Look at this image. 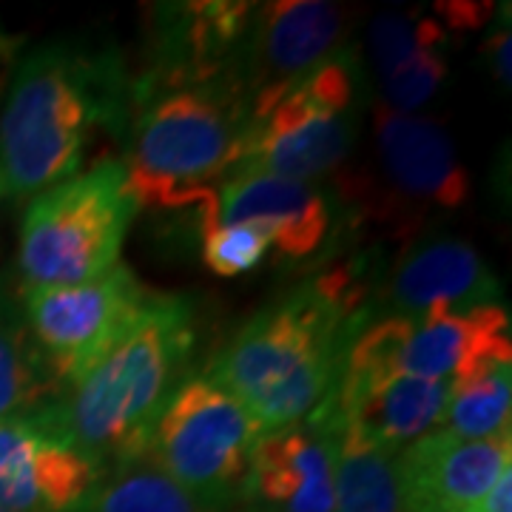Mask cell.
<instances>
[{
	"label": "cell",
	"mask_w": 512,
	"mask_h": 512,
	"mask_svg": "<svg viewBox=\"0 0 512 512\" xmlns=\"http://www.w3.org/2000/svg\"><path fill=\"white\" fill-rule=\"evenodd\" d=\"M367 282L330 268L254 313L202 373L254 419L262 436L293 427L328 399L356 333Z\"/></svg>",
	"instance_id": "cell-1"
},
{
	"label": "cell",
	"mask_w": 512,
	"mask_h": 512,
	"mask_svg": "<svg viewBox=\"0 0 512 512\" xmlns=\"http://www.w3.org/2000/svg\"><path fill=\"white\" fill-rule=\"evenodd\" d=\"M131 80L120 57L52 40L20 60L0 111V191L35 197L74 177L97 126L120 123Z\"/></svg>",
	"instance_id": "cell-2"
},
{
	"label": "cell",
	"mask_w": 512,
	"mask_h": 512,
	"mask_svg": "<svg viewBox=\"0 0 512 512\" xmlns=\"http://www.w3.org/2000/svg\"><path fill=\"white\" fill-rule=\"evenodd\" d=\"M194 345L191 302L151 293L114 348L43 410L103 470L140 461L160 407L183 382Z\"/></svg>",
	"instance_id": "cell-3"
},
{
	"label": "cell",
	"mask_w": 512,
	"mask_h": 512,
	"mask_svg": "<svg viewBox=\"0 0 512 512\" xmlns=\"http://www.w3.org/2000/svg\"><path fill=\"white\" fill-rule=\"evenodd\" d=\"M137 109L123 160L140 208L202 205L228 177L251 117V92L237 69L171 86L131 83Z\"/></svg>",
	"instance_id": "cell-4"
},
{
	"label": "cell",
	"mask_w": 512,
	"mask_h": 512,
	"mask_svg": "<svg viewBox=\"0 0 512 512\" xmlns=\"http://www.w3.org/2000/svg\"><path fill=\"white\" fill-rule=\"evenodd\" d=\"M137 211L123 160L114 157L35 194L23 211L18 245L26 288H63L109 274L120 265Z\"/></svg>",
	"instance_id": "cell-5"
},
{
	"label": "cell",
	"mask_w": 512,
	"mask_h": 512,
	"mask_svg": "<svg viewBox=\"0 0 512 512\" xmlns=\"http://www.w3.org/2000/svg\"><path fill=\"white\" fill-rule=\"evenodd\" d=\"M359 60H325L274 97L251 103L228 174H276L316 183L345 163L359 137Z\"/></svg>",
	"instance_id": "cell-6"
},
{
	"label": "cell",
	"mask_w": 512,
	"mask_h": 512,
	"mask_svg": "<svg viewBox=\"0 0 512 512\" xmlns=\"http://www.w3.org/2000/svg\"><path fill=\"white\" fill-rule=\"evenodd\" d=\"M259 439V427L239 402L194 376L165 399L140 461L154 464L202 510H217L248 490Z\"/></svg>",
	"instance_id": "cell-7"
},
{
	"label": "cell",
	"mask_w": 512,
	"mask_h": 512,
	"mask_svg": "<svg viewBox=\"0 0 512 512\" xmlns=\"http://www.w3.org/2000/svg\"><path fill=\"white\" fill-rule=\"evenodd\" d=\"M148 296L151 291L123 262L92 282L20 291L26 325L60 393L114 348Z\"/></svg>",
	"instance_id": "cell-8"
},
{
	"label": "cell",
	"mask_w": 512,
	"mask_h": 512,
	"mask_svg": "<svg viewBox=\"0 0 512 512\" xmlns=\"http://www.w3.org/2000/svg\"><path fill=\"white\" fill-rule=\"evenodd\" d=\"M106 470L40 407L0 421V510L86 512Z\"/></svg>",
	"instance_id": "cell-9"
},
{
	"label": "cell",
	"mask_w": 512,
	"mask_h": 512,
	"mask_svg": "<svg viewBox=\"0 0 512 512\" xmlns=\"http://www.w3.org/2000/svg\"><path fill=\"white\" fill-rule=\"evenodd\" d=\"M348 12L325 0H274L256 6L234 69L251 103L274 97L342 52Z\"/></svg>",
	"instance_id": "cell-10"
},
{
	"label": "cell",
	"mask_w": 512,
	"mask_h": 512,
	"mask_svg": "<svg viewBox=\"0 0 512 512\" xmlns=\"http://www.w3.org/2000/svg\"><path fill=\"white\" fill-rule=\"evenodd\" d=\"M512 470V433L461 439L436 427L396 453L402 512H467Z\"/></svg>",
	"instance_id": "cell-11"
},
{
	"label": "cell",
	"mask_w": 512,
	"mask_h": 512,
	"mask_svg": "<svg viewBox=\"0 0 512 512\" xmlns=\"http://www.w3.org/2000/svg\"><path fill=\"white\" fill-rule=\"evenodd\" d=\"M202 225H259L285 259L319 251L333 225V202L316 183L276 174H228L202 202Z\"/></svg>",
	"instance_id": "cell-12"
},
{
	"label": "cell",
	"mask_w": 512,
	"mask_h": 512,
	"mask_svg": "<svg viewBox=\"0 0 512 512\" xmlns=\"http://www.w3.org/2000/svg\"><path fill=\"white\" fill-rule=\"evenodd\" d=\"M384 316L421 319L430 313H467L501 305V282L467 239L413 242L387 274Z\"/></svg>",
	"instance_id": "cell-13"
},
{
	"label": "cell",
	"mask_w": 512,
	"mask_h": 512,
	"mask_svg": "<svg viewBox=\"0 0 512 512\" xmlns=\"http://www.w3.org/2000/svg\"><path fill=\"white\" fill-rule=\"evenodd\" d=\"M254 3H163L154 18V55L151 72L137 86L194 83L228 72L254 20Z\"/></svg>",
	"instance_id": "cell-14"
},
{
	"label": "cell",
	"mask_w": 512,
	"mask_h": 512,
	"mask_svg": "<svg viewBox=\"0 0 512 512\" xmlns=\"http://www.w3.org/2000/svg\"><path fill=\"white\" fill-rule=\"evenodd\" d=\"M373 131L384 177L399 200L439 211H456L470 200V171L439 123L376 106Z\"/></svg>",
	"instance_id": "cell-15"
},
{
	"label": "cell",
	"mask_w": 512,
	"mask_h": 512,
	"mask_svg": "<svg viewBox=\"0 0 512 512\" xmlns=\"http://www.w3.org/2000/svg\"><path fill=\"white\" fill-rule=\"evenodd\" d=\"M336 421L311 413L305 421L256 441L245 495L276 512H333Z\"/></svg>",
	"instance_id": "cell-16"
},
{
	"label": "cell",
	"mask_w": 512,
	"mask_h": 512,
	"mask_svg": "<svg viewBox=\"0 0 512 512\" xmlns=\"http://www.w3.org/2000/svg\"><path fill=\"white\" fill-rule=\"evenodd\" d=\"M450 396L453 382L447 379L387 376L379 382L333 387L316 410L353 427L376 447L399 453L410 441L441 427Z\"/></svg>",
	"instance_id": "cell-17"
},
{
	"label": "cell",
	"mask_w": 512,
	"mask_h": 512,
	"mask_svg": "<svg viewBox=\"0 0 512 512\" xmlns=\"http://www.w3.org/2000/svg\"><path fill=\"white\" fill-rule=\"evenodd\" d=\"M333 512H402L396 453L376 447L348 424L336 427Z\"/></svg>",
	"instance_id": "cell-18"
},
{
	"label": "cell",
	"mask_w": 512,
	"mask_h": 512,
	"mask_svg": "<svg viewBox=\"0 0 512 512\" xmlns=\"http://www.w3.org/2000/svg\"><path fill=\"white\" fill-rule=\"evenodd\" d=\"M57 387L26 325L23 305L0 285V421L46 407Z\"/></svg>",
	"instance_id": "cell-19"
},
{
	"label": "cell",
	"mask_w": 512,
	"mask_h": 512,
	"mask_svg": "<svg viewBox=\"0 0 512 512\" xmlns=\"http://www.w3.org/2000/svg\"><path fill=\"white\" fill-rule=\"evenodd\" d=\"M512 362L484 367L473 379L453 382L441 427L461 439H493L512 430Z\"/></svg>",
	"instance_id": "cell-20"
},
{
	"label": "cell",
	"mask_w": 512,
	"mask_h": 512,
	"mask_svg": "<svg viewBox=\"0 0 512 512\" xmlns=\"http://www.w3.org/2000/svg\"><path fill=\"white\" fill-rule=\"evenodd\" d=\"M86 512H205L148 461H131L117 467V473L100 481Z\"/></svg>",
	"instance_id": "cell-21"
},
{
	"label": "cell",
	"mask_w": 512,
	"mask_h": 512,
	"mask_svg": "<svg viewBox=\"0 0 512 512\" xmlns=\"http://www.w3.org/2000/svg\"><path fill=\"white\" fill-rule=\"evenodd\" d=\"M427 46H447V29L430 15L384 12L370 26V57L379 77H387Z\"/></svg>",
	"instance_id": "cell-22"
},
{
	"label": "cell",
	"mask_w": 512,
	"mask_h": 512,
	"mask_svg": "<svg viewBox=\"0 0 512 512\" xmlns=\"http://www.w3.org/2000/svg\"><path fill=\"white\" fill-rule=\"evenodd\" d=\"M274 239L259 225H205L202 259L217 276L248 274L271 254Z\"/></svg>",
	"instance_id": "cell-23"
},
{
	"label": "cell",
	"mask_w": 512,
	"mask_h": 512,
	"mask_svg": "<svg viewBox=\"0 0 512 512\" xmlns=\"http://www.w3.org/2000/svg\"><path fill=\"white\" fill-rule=\"evenodd\" d=\"M447 74H450V63H447L444 46H427L410 60H404L399 69L382 77V106L399 114H413L439 92Z\"/></svg>",
	"instance_id": "cell-24"
},
{
	"label": "cell",
	"mask_w": 512,
	"mask_h": 512,
	"mask_svg": "<svg viewBox=\"0 0 512 512\" xmlns=\"http://www.w3.org/2000/svg\"><path fill=\"white\" fill-rule=\"evenodd\" d=\"M439 9V15L447 23H450V29H456V32H473L478 29L484 20L490 18V3H439L436 6Z\"/></svg>",
	"instance_id": "cell-25"
},
{
	"label": "cell",
	"mask_w": 512,
	"mask_h": 512,
	"mask_svg": "<svg viewBox=\"0 0 512 512\" xmlns=\"http://www.w3.org/2000/svg\"><path fill=\"white\" fill-rule=\"evenodd\" d=\"M484 55L493 66V74L504 89H510V29H498L484 46Z\"/></svg>",
	"instance_id": "cell-26"
},
{
	"label": "cell",
	"mask_w": 512,
	"mask_h": 512,
	"mask_svg": "<svg viewBox=\"0 0 512 512\" xmlns=\"http://www.w3.org/2000/svg\"><path fill=\"white\" fill-rule=\"evenodd\" d=\"M467 512H512V470L498 478L490 487V493Z\"/></svg>",
	"instance_id": "cell-27"
},
{
	"label": "cell",
	"mask_w": 512,
	"mask_h": 512,
	"mask_svg": "<svg viewBox=\"0 0 512 512\" xmlns=\"http://www.w3.org/2000/svg\"><path fill=\"white\" fill-rule=\"evenodd\" d=\"M6 52H9L6 49V35H0V57H6Z\"/></svg>",
	"instance_id": "cell-28"
},
{
	"label": "cell",
	"mask_w": 512,
	"mask_h": 512,
	"mask_svg": "<svg viewBox=\"0 0 512 512\" xmlns=\"http://www.w3.org/2000/svg\"><path fill=\"white\" fill-rule=\"evenodd\" d=\"M0 197H3V191H0Z\"/></svg>",
	"instance_id": "cell-29"
},
{
	"label": "cell",
	"mask_w": 512,
	"mask_h": 512,
	"mask_svg": "<svg viewBox=\"0 0 512 512\" xmlns=\"http://www.w3.org/2000/svg\"><path fill=\"white\" fill-rule=\"evenodd\" d=\"M0 512H3V510H0Z\"/></svg>",
	"instance_id": "cell-30"
}]
</instances>
